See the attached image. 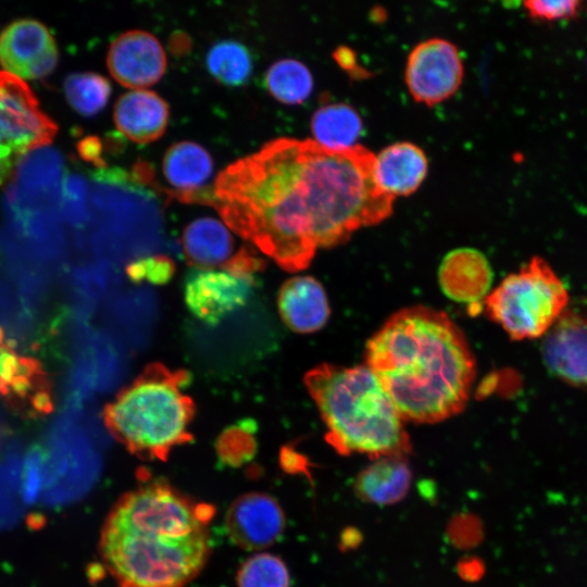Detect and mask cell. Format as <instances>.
<instances>
[{
	"instance_id": "52a82bcc",
	"label": "cell",
	"mask_w": 587,
	"mask_h": 587,
	"mask_svg": "<svg viewBox=\"0 0 587 587\" xmlns=\"http://www.w3.org/2000/svg\"><path fill=\"white\" fill-rule=\"evenodd\" d=\"M55 123L40 109L28 86L0 71V185L28 152L49 145Z\"/></svg>"
},
{
	"instance_id": "cb8c5ba5",
	"label": "cell",
	"mask_w": 587,
	"mask_h": 587,
	"mask_svg": "<svg viewBox=\"0 0 587 587\" xmlns=\"http://www.w3.org/2000/svg\"><path fill=\"white\" fill-rule=\"evenodd\" d=\"M111 84L93 72L73 73L64 82L65 97L71 107L84 116H93L107 105Z\"/></svg>"
},
{
	"instance_id": "30bf717a",
	"label": "cell",
	"mask_w": 587,
	"mask_h": 587,
	"mask_svg": "<svg viewBox=\"0 0 587 587\" xmlns=\"http://www.w3.org/2000/svg\"><path fill=\"white\" fill-rule=\"evenodd\" d=\"M58 62L55 41L45 25L34 20L10 24L0 35V64L26 79L50 74Z\"/></svg>"
},
{
	"instance_id": "603a6c76",
	"label": "cell",
	"mask_w": 587,
	"mask_h": 587,
	"mask_svg": "<svg viewBox=\"0 0 587 587\" xmlns=\"http://www.w3.org/2000/svg\"><path fill=\"white\" fill-rule=\"evenodd\" d=\"M205 65L215 80L229 87L246 84L253 70L250 51L235 40L214 43L205 55Z\"/></svg>"
},
{
	"instance_id": "4fadbf2b",
	"label": "cell",
	"mask_w": 587,
	"mask_h": 587,
	"mask_svg": "<svg viewBox=\"0 0 587 587\" xmlns=\"http://www.w3.org/2000/svg\"><path fill=\"white\" fill-rule=\"evenodd\" d=\"M162 170L174 188L167 192L171 198L213 205V188L204 187L212 176L213 161L202 146L187 140L172 145L164 154Z\"/></svg>"
},
{
	"instance_id": "ba28073f",
	"label": "cell",
	"mask_w": 587,
	"mask_h": 587,
	"mask_svg": "<svg viewBox=\"0 0 587 587\" xmlns=\"http://www.w3.org/2000/svg\"><path fill=\"white\" fill-rule=\"evenodd\" d=\"M463 75L458 48L449 40L429 38L410 52L404 80L416 102L432 107L453 96L462 84Z\"/></svg>"
},
{
	"instance_id": "f1b7e54d",
	"label": "cell",
	"mask_w": 587,
	"mask_h": 587,
	"mask_svg": "<svg viewBox=\"0 0 587 587\" xmlns=\"http://www.w3.org/2000/svg\"><path fill=\"white\" fill-rule=\"evenodd\" d=\"M77 151L83 160L97 166L98 170L107 168V162L103 158V145L99 137H84L77 143Z\"/></svg>"
},
{
	"instance_id": "2e32d148",
	"label": "cell",
	"mask_w": 587,
	"mask_h": 587,
	"mask_svg": "<svg viewBox=\"0 0 587 587\" xmlns=\"http://www.w3.org/2000/svg\"><path fill=\"white\" fill-rule=\"evenodd\" d=\"M277 305L283 322L301 334L321 329L330 313L323 286L311 276L286 280L280 287Z\"/></svg>"
},
{
	"instance_id": "7c38bea8",
	"label": "cell",
	"mask_w": 587,
	"mask_h": 587,
	"mask_svg": "<svg viewBox=\"0 0 587 587\" xmlns=\"http://www.w3.org/2000/svg\"><path fill=\"white\" fill-rule=\"evenodd\" d=\"M542 357L553 375L587 388V317L566 309L546 334Z\"/></svg>"
},
{
	"instance_id": "277c9868",
	"label": "cell",
	"mask_w": 587,
	"mask_h": 587,
	"mask_svg": "<svg viewBox=\"0 0 587 587\" xmlns=\"http://www.w3.org/2000/svg\"><path fill=\"white\" fill-rule=\"evenodd\" d=\"M303 382L326 426V441L337 452L374 460L411 450L404 420L366 364H320Z\"/></svg>"
},
{
	"instance_id": "3957f363",
	"label": "cell",
	"mask_w": 587,
	"mask_h": 587,
	"mask_svg": "<svg viewBox=\"0 0 587 587\" xmlns=\"http://www.w3.org/2000/svg\"><path fill=\"white\" fill-rule=\"evenodd\" d=\"M211 517V507L168 485H143L110 511L101 558L121 587H185L208 559Z\"/></svg>"
},
{
	"instance_id": "d4e9b609",
	"label": "cell",
	"mask_w": 587,
	"mask_h": 587,
	"mask_svg": "<svg viewBox=\"0 0 587 587\" xmlns=\"http://www.w3.org/2000/svg\"><path fill=\"white\" fill-rule=\"evenodd\" d=\"M238 587H289V572L283 560L271 553H258L240 567Z\"/></svg>"
},
{
	"instance_id": "e0dca14e",
	"label": "cell",
	"mask_w": 587,
	"mask_h": 587,
	"mask_svg": "<svg viewBox=\"0 0 587 587\" xmlns=\"http://www.w3.org/2000/svg\"><path fill=\"white\" fill-rule=\"evenodd\" d=\"M491 268L485 255L472 248L449 252L439 266V284L451 299L471 304L486 298Z\"/></svg>"
},
{
	"instance_id": "4316f807",
	"label": "cell",
	"mask_w": 587,
	"mask_h": 587,
	"mask_svg": "<svg viewBox=\"0 0 587 587\" xmlns=\"http://www.w3.org/2000/svg\"><path fill=\"white\" fill-rule=\"evenodd\" d=\"M583 5L584 3L577 0L523 2L524 10L532 21L545 23L575 20L582 13Z\"/></svg>"
},
{
	"instance_id": "44dd1931",
	"label": "cell",
	"mask_w": 587,
	"mask_h": 587,
	"mask_svg": "<svg viewBox=\"0 0 587 587\" xmlns=\"http://www.w3.org/2000/svg\"><path fill=\"white\" fill-rule=\"evenodd\" d=\"M314 141L330 150L357 146L363 123L359 113L347 103H330L319 108L311 118Z\"/></svg>"
},
{
	"instance_id": "ffe728a7",
	"label": "cell",
	"mask_w": 587,
	"mask_h": 587,
	"mask_svg": "<svg viewBox=\"0 0 587 587\" xmlns=\"http://www.w3.org/2000/svg\"><path fill=\"white\" fill-rule=\"evenodd\" d=\"M182 245L187 261L196 267L221 265L234 257V239L226 226L214 217H200L184 229Z\"/></svg>"
},
{
	"instance_id": "7a4b0ae2",
	"label": "cell",
	"mask_w": 587,
	"mask_h": 587,
	"mask_svg": "<svg viewBox=\"0 0 587 587\" xmlns=\"http://www.w3.org/2000/svg\"><path fill=\"white\" fill-rule=\"evenodd\" d=\"M365 364L404 422L423 424L460 413L476 374L462 330L445 312L424 305L392 314L367 341Z\"/></svg>"
},
{
	"instance_id": "8992f818",
	"label": "cell",
	"mask_w": 587,
	"mask_h": 587,
	"mask_svg": "<svg viewBox=\"0 0 587 587\" xmlns=\"http://www.w3.org/2000/svg\"><path fill=\"white\" fill-rule=\"evenodd\" d=\"M565 286L542 258L533 257L484 299L485 311L513 340L546 335L566 310Z\"/></svg>"
},
{
	"instance_id": "83f0119b",
	"label": "cell",
	"mask_w": 587,
	"mask_h": 587,
	"mask_svg": "<svg viewBox=\"0 0 587 587\" xmlns=\"http://www.w3.org/2000/svg\"><path fill=\"white\" fill-rule=\"evenodd\" d=\"M41 482V454L38 450L33 451L25 465L24 482H23V495L27 502H33L39 491Z\"/></svg>"
},
{
	"instance_id": "7402d4cb",
	"label": "cell",
	"mask_w": 587,
	"mask_h": 587,
	"mask_svg": "<svg viewBox=\"0 0 587 587\" xmlns=\"http://www.w3.org/2000/svg\"><path fill=\"white\" fill-rule=\"evenodd\" d=\"M264 80L272 97L284 104H300L313 90L311 72L295 59H283L273 63Z\"/></svg>"
},
{
	"instance_id": "ac0fdd59",
	"label": "cell",
	"mask_w": 587,
	"mask_h": 587,
	"mask_svg": "<svg viewBox=\"0 0 587 587\" xmlns=\"http://www.w3.org/2000/svg\"><path fill=\"white\" fill-rule=\"evenodd\" d=\"M428 160L419 146L399 141L384 148L375 160V177L389 196H409L424 182Z\"/></svg>"
},
{
	"instance_id": "9c48e42d",
	"label": "cell",
	"mask_w": 587,
	"mask_h": 587,
	"mask_svg": "<svg viewBox=\"0 0 587 587\" xmlns=\"http://www.w3.org/2000/svg\"><path fill=\"white\" fill-rule=\"evenodd\" d=\"M254 278L225 270L196 267L184 280L186 307L200 322L216 325L247 304L255 286Z\"/></svg>"
},
{
	"instance_id": "484cf974",
	"label": "cell",
	"mask_w": 587,
	"mask_h": 587,
	"mask_svg": "<svg viewBox=\"0 0 587 587\" xmlns=\"http://www.w3.org/2000/svg\"><path fill=\"white\" fill-rule=\"evenodd\" d=\"M175 272L173 261L165 255H151L137 259L126 267L127 277L134 283L152 285L166 284Z\"/></svg>"
},
{
	"instance_id": "9a60e30c",
	"label": "cell",
	"mask_w": 587,
	"mask_h": 587,
	"mask_svg": "<svg viewBox=\"0 0 587 587\" xmlns=\"http://www.w3.org/2000/svg\"><path fill=\"white\" fill-rule=\"evenodd\" d=\"M170 117L167 102L158 93L136 89L122 95L115 103V126L129 140L149 143L165 132Z\"/></svg>"
},
{
	"instance_id": "8fae6325",
	"label": "cell",
	"mask_w": 587,
	"mask_h": 587,
	"mask_svg": "<svg viewBox=\"0 0 587 587\" xmlns=\"http://www.w3.org/2000/svg\"><path fill=\"white\" fill-rule=\"evenodd\" d=\"M107 65L117 83L136 90L161 79L166 70V55L154 35L133 29L112 41Z\"/></svg>"
},
{
	"instance_id": "6da1fadb",
	"label": "cell",
	"mask_w": 587,
	"mask_h": 587,
	"mask_svg": "<svg viewBox=\"0 0 587 587\" xmlns=\"http://www.w3.org/2000/svg\"><path fill=\"white\" fill-rule=\"evenodd\" d=\"M375 160L361 145L330 150L312 139L277 138L218 174L212 207L233 232L297 272L319 249L391 214L395 198L377 184Z\"/></svg>"
},
{
	"instance_id": "5bb4252c",
	"label": "cell",
	"mask_w": 587,
	"mask_h": 587,
	"mask_svg": "<svg viewBox=\"0 0 587 587\" xmlns=\"http://www.w3.org/2000/svg\"><path fill=\"white\" fill-rule=\"evenodd\" d=\"M285 525L279 504L268 495L248 494L238 498L226 516L228 534L245 549H261L274 544Z\"/></svg>"
},
{
	"instance_id": "5b68a950",
	"label": "cell",
	"mask_w": 587,
	"mask_h": 587,
	"mask_svg": "<svg viewBox=\"0 0 587 587\" xmlns=\"http://www.w3.org/2000/svg\"><path fill=\"white\" fill-rule=\"evenodd\" d=\"M189 380L183 370L159 363L146 366L104 407L107 428L129 452L165 460L175 447L191 439L195 404L184 392Z\"/></svg>"
},
{
	"instance_id": "d6986e66",
	"label": "cell",
	"mask_w": 587,
	"mask_h": 587,
	"mask_svg": "<svg viewBox=\"0 0 587 587\" xmlns=\"http://www.w3.org/2000/svg\"><path fill=\"white\" fill-rule=\"evenodd\" d=\"M404 457L374 459L354 480L357 496L377 505H389L402 500L412 483V472Z\"/></svg>"
},
{
	"instance_id": "f546056e",
	"label": "cell",
	"mask_w": 587,
	"mask_h": 587,
	"mask_svg": "<svg viewBox=\"0 0 587 587\" xmlns=\"http://www.w3.org/2000/svg\"><path fill=\"white\" fill-rule=\"evenodd\" d=\"M190 46L188 37L185 34H175L171 38V49L173 53L180 54L182 52L187 51V48Z\"/></svg>"
}]
</instances>
